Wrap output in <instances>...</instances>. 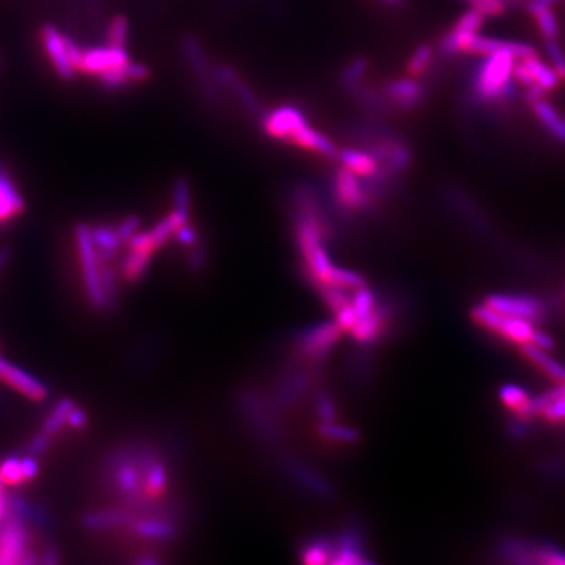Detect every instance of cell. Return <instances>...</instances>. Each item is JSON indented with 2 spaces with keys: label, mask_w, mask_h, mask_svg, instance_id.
Instances as JSON below:
<instances>
[{
  "label": "cell",
  "mask_w": 565,
  "mask_h": 565,
  "mask_svg": "<svg viewBox=\"0 0 565 565\" xmlns=\"http://www.w3.org/2000/svg\"><path fill=\"white\" fill-rule=\"evenodd\" d=\"M76 244H78L79 259L82 268L85 291L89 304L95 308H104L108 304V298L102 287L101 264L99 256L96 253L95 244L91 239V228L80 223L76 228Z\"/></svg>",
  "instance_id": "1"
},
{
  "label": "cell",
  "mask_w": 565,
  "mask_h": 565,
  "mask_svg": "<svg viewBox=\"0 0 565 565\" xmlns=\"http://www.w3.org/2000/svg\"><path fill=\"white\" fill-rule=\"evenodd\" d=\"M471 315L481 327L492 332V334H498L501 338L511 341V343H515V344L523 345L526 343H531L532 336L536 334V322L501 315L485 304L475 306Z\"/></svg>",
  "instance_id": "2"
},
{
  "label": "cell",
  "mask_w": 565,
  "mask_h": 565,
  "mask_svg": "<svg viewBox=\"0 0 565 565\" xmlns=\"http://www.w3.org/2000/svg\"><path fill=\"white\" fill-rule=\"evenodd\" d=\"M38 560L29 550L24 520L8 509L0 523V565L35 564Z\"/></svg>",
  "instance_id": "3"
},
{
  "label": "cell",
  "mask_w": 565,
  "mask_h": 565,
  "mask_svg": "<svg viewBox=\"0 0 565 565\" xmlns=\"http://www.w3.org/2000/svg\"><path fill=\"white\" fill-rule=\"evenodd\" d=\"M332 193L339 208L345 212H360L374 202L371 197L363 178L357 176L349 168H336L332 178Z\"/></svg>",
  "instance_id": "4"
},
{
  "label": "cell",
  "mask_w": 565,
  "mask_h": 565,
  "mask_svg": "<svg viewBox=\"0 0 565 565\" xmlns=\"http://www.w3.org/2000/svg\"><path fill=\"white\" fill-rule=\"evenodd\" d=\"M381 89L393 112H413L428 98V85L411 76L388 80Z\"/></svg>",
  "instance_id": "5"
},
{
  "label": "cell",
  "mask_w": 565,
  "mask_h": 565,
  "mask_svg": "<svg viewBox=\"0 0 565 565\" xmlns=\"http://www.w3.org/2000/svg\"><path fill=\"white\" fill-rule=\"evenodd\" d=\"M129 60L131 59L126 48L112 46L108 42L104 46H89V48H82L78 72L98 78L102 72L125 65Z\"/></svg>",
  "instance_id": "6"
},
{
  "label": "cell",
  "mask_w": 565,
  "mask_h": 565,
  "mask_svg": "<svg viewBox=\"0 0 565 565\" xmlns=\"http://www.w3.org/2000/svg\"><path fill=\"white\" fill-rule=\"evenodd\" d=\"M259 121L268 137L289 143L292 136L308 123V118L296 106H280L272 112L264 113Z\"/></svg>",
  "instance_id": "7"
},
{
  "label": "cell",
  "mask_w": 565,
  "mask_h": 565,
  "mask_svg": "<svg viewBox=\"0 0 565 565\" xmlns=\"http://www.w3.org/2000/svg\"><path fill=\"white\" fill-rule=\"evenodd\" d=\"M40 35H42L44 51L54 66L55 72L59 74V78L63 80H72L76 78L78 71L70 57L65 33H61L55 25L44 24L40 30Z\"/></svg>",
  "instance_id": "8"
},
{
  "label": "cell",
  "mask_w": 565,
  "mask_h": 565,
  "mask_svg": "<svg viewBox=\"0 0 565 565\" xmlns=\"http://www.w3.org/2000/svg\"><path fill=\"white\" fill-rule=\"evenodd\" d=\"M484 304L501 315H512L526 321H541L543 306L537 298L523 294H492Z\"/></svg>",
  "instance_id": "9"
},
{
  "label": "cell",
  "mask_w": 565,
  "mask_h": 565,
  "mask_svg": "<svg viewBox=\"0 0 565 565\" xmlns=\"http://www.w3.org/2000/svg\"><path fill=\"white\" fill-rule=\"evenodd\" d=\"M0 381H4L16 393L24 396L32 402H42L48 398V387L40 379H36L35 375L14 366L2 357H0Z\"/></svg>",
  "instance_id": "10"
},
{
  "label": "cell",
  "mask_w": 565,
  "mask_h": 565,
  "mask_svg": "<svg viewBox=\"0 0 565 565\" xmlns=\"http://www.w3.org/2000/svg\"><path fill=\"white\" fill-rule=\"evenodd\" d=\"M149 76H151V71L148 66L129 60L125 65L102 72L96 79L101 85V89H108V91H118L131 85L142 84L145 80H148Z\"/></svg>",
  "instance_id": "11"
},
{
  "label": "cell",
  "mask_w": 565,
  "mask_h": 565,
  "mask_svg": "<svg viewBox=\"0 0 565 565\" xmlns=\"http://www.w3.org/2000/svg\"><path fill=\"white\" fill-rule=\"evenodd\" d=\"M291 145L297 148L311 151L315 155H322L325 159H336L338 157L339 148L332 138L327 137L325 134L317 131L315 127L310 125V121L306 125L302 126L289 140Z\"/></svg>",
  "instance_id": "12"
},
{
  "label": "cell",
  "mask_w": 565,
  "mask_h": 565,
  "mask_svg": "<svg viewBox=\"0 0 565 565\" xmlns=\"http://www.w3.org/2000/svg\"><path fill=\"white\" fill-rule=\"evenodd\" d=\"M25 211V200L18 185L2 164H0V223L13 221Z\"/></svg>",
  "instance_id": "13"
},
{
  "label": "cell",
  "mask_w": 565,
  "mask_h": 565,
  "mask_svg": "<svg viewBox=\"0 0 565 565\" xmlns=\"http://www.w3.org/2000/svg\"><path fill=\"white\" fill-rule=\"evenodd\" d=\"M530 108L536 117L537 123L541 126V129L547 132L554 142L565 146V115L560 113V108H554L551 102H548L545 96L530 102Z\"/></svg>",
  "instance_id": "14"
},
{
  "label": "cell",
  "mask_w": 565,
  "mask_h": 565,
  "mask_svg": "<svg viewBox=\"0 0 565 565\" xmlns=\"http://www.w3.org/2000/svg\"><path fill=\"white\" fill-rule=\"evenodd\" d=\"M336 159L343 167L349 168L360 178H371L379 170V162L372 155V153H369L368 149L360 148V146H347V148L339 149Z\"/></svg>",
  "instance_id": "15"
},
{
  "label": "cell",
  "mask_w": 565,
  "mask_h": 565,
  "mask_svg": "<svg viewBox=\"0 0 565 565\" xmlns=\"http://www.w3.org/2000/svg\"><path fill=\"white\" fill-rule=\"evenodd\" d=\"M532 413H541L553 423L565 421V381H560V387L532 399Z\"/></svg>",
  "instance_id": "16"
},
{
  "label": "cell",
  "mask_w": 565,
  "mask_h": 565,
  "mask_svg": "<svg viewBox=\"0 0 565 565\" xmlns=\"http://www.w3.org/2000/svg\"><path fill=\"white\" fill-rule=\"evenodd\" d=\"M522 351H523L524 357L528 358L531 363L536 364L537 368L541 369V372L551 381H558V383L565 381V366L553 355H550V351L541 349L532 343L522 345Z\"/></svg>",
  "instance_id": "17"
},
{
  "label": "cell",
  "mask_w": 565,
  "mask_h": 565,
  "mask_svg": "<svg viewBox=\"0 0 565 565\" xmlns=\"http://www.w3.org/2000/svg\"><path fill=\"white\" fill-rule=\"evenodd\" d=\"M522 61H523L526 68H528L531 78H532V82H534V87L541 89L543 93L554 91V89H560V85H562L560 79L558 78V74H556V71L553 70V66L548 65L545 61H541L539 55L522 60Z\"/></svg>",
  "instance_id": "18"
},
{
  "label": "cell",
  "mask_w": 565,
  "mask_h": 565,
  "mask_svg": "<svg viewBox=\"0 0 565 565\" xmlns=\"http://www.w3.org/2000/svg\"><path fill=\"white\" fill-rule=\"evenodd\" d=\"M91 239H93V244H95L96 253L99 256V261L101 259H110L113 253L118 250L119 244L123 242L119 239L117 228L112 226L99 225L91 230Z\"/></svg>",
  "instance_id": "19"
},
{
  "label": "cell",
  "mask_w": 565,
  "mask_h": 565,
  "mask_svg": "<svg viewBox=\"0 0 565 565\" xmlns=\"http://www.w3.org/2000/svg\"><path fill=\"white\" fill-rule=\"evenodd\" d=\"M500 399L507 409L517 411L524 417L532 415V398L523 387L515 383H507L504 387H501Z\"/></svg>",
  "instance_id": "20"
},
{
  "label": "cell",
  "mask_w": 565,
  "mask_h": 565,
  "mask_svg": "<svg viewBox=\"0 0 565 565\" xmlns=\"http://www.w3.org/2000/svg\"><path fill=\"white\" fill-rule=\"evenodd\" d=\"M368 60L363 59V57H357L343 68L341 76H339V84L347 93H352L353 89L364 84V78L368 74Z\"/></svg>",
  "instance_id": "21"
},
{
  "label": "cell",
  "mask_w": 565,
  "mask_h": 565,
  "mask_svg": "<svg viewBox=\"0 0 565 565\" xmlns=\"http://www.w3.org/2000/svg\"><path fill=\"white\" fill-rule=\"evenodd\" d=\"M435 51L430 44H419L407 61V74L411 78L423 79L430 66L434 65Z\"/></svg>",
  "instance_id": "22"
},
{
  "label": "cell",
  "mask_w": 565,
  "mask_h": 565,
  "mask_svg": "<svg viewBox=\"0 0 565 565\" xmlns=\"http://www.w3.org/2000/svg\"><path fill=\"white\" fill-rule=\"evenodd\" d=\"M72 407H74V404H72L71 399H61V400H59L54 405V409L49 413L48 418L44 419L42 432L49 435V437H52V438H54L55 435H59L66 424V418H68V413L71 411Z\"/></svg>",
  "instance_id": "23"
},
{
  "label": "cell",
  "mask_w": 565,
  "mask_h": 565,
  "mask_svg": "<svg viewBox=\"0 0 565 565\" xmlns=\"http://www.w3.org/2000/svg\"><path fill=\"white\" fill-rule=\"evenodd\" d=\"M531 18L534 19V24H536L537 30H539V33H541L543 42H545V40H560V21H558V16L554 14L551 8H543V10L532 13Z\"/></svg>",
  "instance_id": "24"
},
{
  "label": "cell",
  "mask_w": 565,
  "mask_h": 565,
  "mask_svg": "<svg viewBox=\"0 0 565 565\" xmlns=\"http://www.w3.org/2000/svg\"><path fill=\"white\" fill-rule=\"evenodd\" d=\"M0 482L10 487H18L21 484H25L21 458L6 457L0 462Z\"/></svg>",
  "instance_id": "25"
},
{
  "label": "cell",
  "mask_w": 565,
  "mask_h": 565,
  "mask_svg": "<svg viewBox=\"0 0 565 565\" xmlns=\"http://www.w3.org/2000/svg\"><path fill=\"white\" fill-rule=\"evenodd\" d=\"M127 36H129V23H127V19H126L123 14L113 16V18L110 19V23H108V30H106L108 44L126 48Z\"/></svg>",
  "instance_id": "26"
},
{
  "label": "cell",
  "mask_w": 565,
  "mask_h": 565,
  "mask_svg": "<svg viewBox=\"0 0 565 565\" xmlns=\"http://www.w3.org/2000/svg\"><path fill=\"white\" fill-rule=\"evenodd\" d=\"M543 49L547 54L550 65L553 66L554 71L560 79V82L565 84V49L560 44V40H545Z\"/></svg>",
  "instance_id": "27"
},
{
  "label": "cell",
  "mask_w": 565,
  "mask_h": 565,
  "mask_svg": "<svg viewBox=\"0 0 565 565\" xmlns=\"http://www.w3.org/2000/svg\"><path fill=\"white\" fill-rule=\"evenodd\" d=\"M487 16L484 13L479 12L476 8H471L468 12H465L460 18L454 23V29L458 32H464V33H479V30L482 29V25L485 23Z\"/></svg>",
  "instance_id": "28"
},
{
  "label": "cell",
  "mask_w": 565,
  "mask_h": 565,
  "mask_svg": "<svg viewBox=\"0 0 565 565\" xmlns=\"http://www.w3.org/2000/svg\"><path fill=\"white\" fill-rule=\"evenodd\" d=\"M462 2L484 13L487 18H501L507 13L503 0H462Z\"/></svg>",
  "instance_id": "29"
},
{
  "label": "cell",
  "mask_w": 565,
  "mask_h": 565,
  "mask_svg": "<svg viewBox=\"0 0 565 565\" xmlns=\"http://www.w3.org/2000/svg\"><path fill=\"white\" fill-rule=\"evenodd\" d=\"M138 225H140V221H138L137 217H127L125 221H121L118 226H117V232H118L119 239L121 240H129V239L136 234V231L138 230Z\"/></svg>",
  "instance_id": "30"
},
{
  "label": "cell",
  "mask_w": 565,
  "mask_h": 565,
  "mask_svg": "<svg viewBox=\"0 0 565 565\" xmlns=\"http://www.w3.org/2000/svg\"><path fill=\"white\" fill-rule=\"evenodd\" d=\"M51 441H52V437H49V435L44 434V432L36 435L35 438L30 441L29 456H33V457L42 456V452L48 451Z\"/></svg>",
  "instance_id": "31"
},
{
  "label": "cell",
  "mask_w": 565,
  "mask_h": 565,
  "mask_svg": "<svg viewBox=\"0 0 565 565\" xmlns=\"http://www.w3.org/2000/svg\"><path fill=\"white\" fill-rule=\"evenodd\" d=\"M66 426L71 428L72 430L84 428L87 426L85 411L82 409H79V407H72L71 411L68 413V418H66Z\"/></svg>",
  "instance_id": "32"
},
{
  "label": "cell",
  "mask_w": 565,
  "mask_h": 565,
  "mask_svg": "<svg viewBox=\"0 0 565 565\" xmlns=\"http://www.w3.org/2000/svg\"><path fill=\"white\" fill-rule=\"evenodd\" d=\"M21 466H23V475H24V481H33L38 473H40V466L36 462V457L33 456H27V457L21 458Z\"/></svg>",
  "instance_id": "33"
},
{
  "label": "cell",
  "mask_w": 565,
  "mask_h": 565,
  "mask_svg": "<svg viewBox=\"0 0 565 565\" xmlns=\"http://www.w3.org/2000/svg\"><path fill=\"white\" fill-rule=\"evenodd\" d=\"M531 343L537 345V347H541V349H545V351H551L554 347L553 338L550 334H545V332H541V330H536V334L532 336Z\"/></svg>",
  "instance_id": "34"
},
{
  "label": "cell",
  "mask_w": 565,
  "mask_h": 565,
  "mask_svg": "<svg viewBox=\"0 0 565 565\" xmlns=\"http://www.w3.org/2000/svg\"><path fill=\"white\" fill-rule=\"evenodd\" d=\"M42 564H59V551H57L54 547H49L48 550L42 553Z\"/></svg>",
  "instance_id": "35"
},
{
  "label": "cell",
  "mask_w": 565,
  "mask_h": 565,
  "mask_svg": "<svg viewBox=\"0 0 565 565\" xmlns=\"http://www.w3.org/2000/svg\"><path fill=\"white\" fill-rule=\"evenodd\" d=\"M6 512H8V500H6L5 494H4V484L0 482V523L5 518Z\"/></svg>",
  "instance_id": "36"
},
{
  "label": "cell",
  "mask_w": 565,
  "mask_h": 565,
  "mask_svg": "<svg viewBox=\"0 0 565 565\" xmlns=\"http://www.w3.org/2000/svg\"><path fill=\"white\" fill-rule=\"evenodd\" d=\"M530 2H532V0H503V4L506 5L507 12L515 10V8H523L524 10V6L528 5Z\"/></svg>",
  "instance_id": "37"
},
{
  "label": "cell",
  "mask_w": 565,
  "mask_h": 565,
  "mask_svg": "<svg viewBox=\"0 0 565 565\" xmlns=\"http://www.w3.org/2000/svg\"><path fill=\"white\" fill-rule=\"evenodd\" d=\"M10 258H12V249H8V247L0 249V272H2V268H5L6 264H8Z\"/></svg>",
  "instance_id": "38"
},
{
  "label": "cell",
  "mask_w": 565,
  "mask_h": 565,
  "mask_svg": "<svg viewBox=\"0 0 565 565\" xmlns=\"http://www.w3.org/2000/svg\"><path fill=\"white\" fill-rule=\"evenodd\" d=\"M381 4H385L387 6H393V8H399V6L404 5L407 0H379Z\"/></svg>",
  "instance_id": "39"
}]
</instances>
